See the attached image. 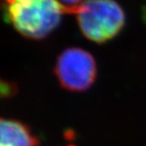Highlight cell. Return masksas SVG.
I'll return each instance as SVG.
<instances>
[{
    "instance_id": "6da1fadb",
    "label": "cell",
    "mask_w": 146,
    "mask_h": 146,
    "mask_svg": "<svg viewBox=\"0 0 146 146\" xmlns=\"http://www.w3.org/2000/svg\"><path fill=\"white\" fill-rule=\"evenodd\" d=\"M4 18L24 37L40 40L59 25L68 13L58 0H3Z\"/></svg>"
},
{
    "instance_id": "7a4b0ae2",
    "label": "cell",
    "mask_w": 146,
    "mask_h": 146,
    "mask_svg": "<svg viewBox=\"0 0 146 146\" xmlns=\"http://www.w3.org/2000/svg\"><path fill=\"white\" fill-rule=\"evenodd\" d=\"M73 14L84 36L96 43L113 39L125 23L124 12L115 0H84Z\"/></svg>"
},
{
    "instance_id": "3957f363",
    "label": "cell",
    "mask_w": 146,
    "mask_h": 146,
    "mask_svg": "<svg viewBox=\"0 0 146 146\" xmlns=\"http://www.w3.org/2000/svg\"><path fill=\"white\" fill-rule=\"evenodd\" d=\"M55 74L62 88L71 92H84L95 81L96 62L88 51L80 48H69L58 56Z\"/></svg>"
},
{
    "instance_id": "277c9868",
    "label": "cell",
    "mask_w": 146,
    "mask_h": 146,
    "mask_svg": "<svg viewBox=\"0 0 146 146\" xmlns=\"http://www.w3.org/2000/svg\"><path fill=\"white\" fill-rule=\"evenodd\" d=\"M39 143V138L26 124L16 120H1L0 146H37Z\"/></svg>"
},
{
    "instance_id": "5b68a950",
    "label": "cell",
    "mask_w": 146,
    "mask_h": 146,
    "mask_svg": "<svg viewBox=\"0 0 146 146\" xmlns=\"http://www.w3.org/2000/svg\"><path fill=\"white\" fill-rule=\"evenodd\" d=\"M16 92V86L13 83L5 82L2 80L1 82V95L2 97H11Z\"/></svg>"
},
{
    "instance_id": "8992f818",
    "label": "cell",
    "mask_w": 146,
    "mask_h": 146,
    "mask_svg": "<svg viewBox=\"0 0 146 146\" xmlns=\"http://www.w3.org/2000/svg\"><path fill=\"white\" fill-rule=\"evenodd\" d=\"M68 11V13H73L75 9L84 1V0H58Z\"/></svg>"
}]
</instances>
